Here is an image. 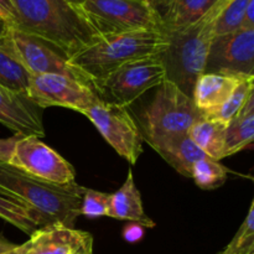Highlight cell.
<instances>
[{"mask_svg": "<svg viewBox=\"0 0 254 254\" xmlns=\"http://www.w3.org/2000/svg\"><path fill=\"white\" fill-rule=\"evenodd\" d=\"M0 15L10 26H14L16 21V12L11 4V0H0Z\"/></svg>", "mask_w": 254, "mask_h": 254, "instance_id": "28", "label": "cell"}, {"mask_svg": "<svg viewBox=\"0 0 254 254\" xmlns=\"http://www.w3.org/2000/svg\"><path fill=\"white\" fill-rule=\"evenodd\" d=\"M155 97L140 117L143 139L146 143L171 135L188 134L189 129L203 118L191 97L173 82L159 84Z\"/></svg>", "mask_w": 254, "mask_h": 254, "instance_id": "5", "label": "cell"}, {"mask_svg": "<svg viewBox=\"0 0 254 254\" xmlns=\"http://www.w3.org/2000/svg\"><path fill=\"white\" fill-rule=\"evenodd\" d=\"M243 27L248 29H254V0H251L247 5L245 14V20H243Z\"/></svg>", "mask_w": 254, "mask_h": 254, "instance_id": "30", "label": "cell"}, {"mask_svg": "<svg viewBox=\"0 0 254 254\" xmlns=\"http://www.w3.org/2000/svg\"><path fill=\"white\" fill-rule=\"evenodd\" d=\"M168 46L165 34L159 30H136L101 35L89 46L69 57L68 62L83 72L93 87L128 62L161 55Z\"/></svg>", "mask_w": 254, "mask_h": 254, "instance_id": "3", "label": "cell"}, {"mask_svg": "<svg viewBox=\"0 0 254 254\" xmlns=\"http://www.w3.org/2000/svg\"><path fill=\"white\" fill-rule=\"evenodd\" d=\"M220 254H225V253H222V252H221V253H220Z\"/></svg>", "mask_w": 254, "mask_h": 254, "instance_id": "37", "label": "cell"}, {"mask_svg": "<svg viewBox=\"0 0 254 254\" xmlns=\"http://www.w3.org/2000/svg\"><path fill=\"white\" fill-rule=\"evenodd\" d=\"M205 72L254 77V29L242 27L231 34L213 37Z\"/></svg>", "mask_w": 254, "mask_h": 254, "instance_id": "12", "label": "cell"}, {"mask_svg": "<svg viewBox=\"0 0 254 254\" xmlns=\"http://www.w3.org/2000/svg\"><path fill=\"white\" fill-rule=\"evenodd\" d=\"M251 0H226L215 24V36L231 34L243 27L246 9Z\"/></svg>", "mask_w": 254, "mask_h": 254, "instance_id": "24", "label": "cell"}, {"mask_svg": "<svg viewBox=\"0 0 254 254\" xmlns=\"http://www.w3.org/2000/svg\"><path fill=\"white\" fill-rule=\"evenodd\" d=\"M12 27L42 39L72 57L101 37L78 5L67 0H11Z\"/></svg>", "mask_w": 254, "mask_h": 254, "instance_id": "1", "label": "cell"}, {"mask_svg": "<svg viewBox=\"0 0 254 254\" xmlns=\"http://www.w3.org/2000/svg\"><path fill=\"white\" fill-rule=\"evenodd\" d=\"M89 237L91 235L84 231L50 223L30 235L25 254H73Z\"/></svg>", "mask_w": 254, "mask_h": 254, "instance_id": "14", "label": "cell"}, {"mask_svg": "<svg viewBox=\"0 0 254 254\" xmlns=\"http://www.w3.org/2000/svg\"><path fill=\"white\" fill-rule=\"evenodd\" d=\"M143 226L138 225V223H131V225H128L123 231V236L128 242H136V241L140 240L143 237Z\"/></svg>", "mask_w": 254, "mask_h": 254, "instance_id": "29", "label": "cell"}, {"mask_svg": "<svg viewBox=\"0 0 254 254\" xmlns=\"http://www.w3.org/2000/svg\"><path fill=\"white\" fill-rule=\"evenodd\" d=\"M10 27L11 26H10L9 22L0 17V47L6 46L7 41H9Z\"/></svg>", "mask_w": 254, "mask_h": 254, "instance_id": "31", "label": "cell"}, {"mask_svg": "<svg viewBox=\"0 0 254 254\" xmlns=\"http://www.w3.org/2000/svg\"><path fill=\"white\" fill-rule=\"evenodd\" d=\"M17 136L19 135H15L12 138L0 139V163H9L10 158L12 155V151H14V146L17 140Z\"/></svg>", "mask_w": 254, "mask_h": 254, "instance_id": "27", "label": "cell"}, {"mask_svg": "<svg viewBox=\"0 0 254 254\" xmlns=\"http://www.w3.org/2000/svg\"><path fill=\"white\" fill-rule=\"evenodd\" d=\"M73 254H93V238H92V236Z\"/></svg>", "mask_w": 254, "mask_h": 254, "instance_id": "32", "label": "cell"}, {"mask_svg": "<svg viewBox=\"0 0 254 254\" xmlns=\"http://www.w3.org/2000/svg\"><path fill=\"white\" fill-rule=\"evenodd\" d=\"M218 0H150L159 14L163 32L185 29L205 16Z\"/></svg>", "mask_w": 254, "mask_h": 254, "instance_id": "15", "label": "cell"}, {"mask_svg": "<svg viewBox=\"0 0 254 254\" xmlns=\"http://www.w3.org/2000/svg\"><path fill=\"white\" fill-rule=\"evenodd\" d=\"M226 129L227 124L203 117L189 129L188 135L207 158L218 161L225 158Z\"/></svg>", "mask_w": 254, "mask_h": 254, "instance_id": "19", "label": "cell"}, {"mask_svg": "<svg viewBox=\"0 0 254 254\" xmlns=\"http://www.w3.org/2000/svg\"><path fill=\"white\" fill-rule=\"evenodd\" d=\"M31 74L12 55L10 39L6 46L0 47V86L26 96Z\"/></svg>", "mask_w": 254, "mask_h": 254, "instance_id": "21", "label": "cell"}, {"mask_svg": "<svg viewBox=\"0 0 254 254\" xmlns=\"http://www.w3.org/2000/svg\"><path fill=\"white\" fill-rule=\"evenodd\" d=\"M254 252V202L251 203L247 217L230 245L222 251L225 254H250Z\"/></svg>", "mask_w": 254, "mask_h": 254, "instance_id": "25", "label": "cell"}, {"mask_svg": "<svg viewBox=\"0 0 254 254\" xmlns=\"http://www.w3.org/2000/svg\"><path fill=\"white\" fill-rule=\"evenodd\" d=\"M83 114L122 158L136 164L143 153L144 139L127 107L98 98Z\"/></svg>", "mask_w": 254, "mask_h": 254, "instance_id": "8", "label": "cell"}, {"mask_svg": "<svg viewBox=\"0 0 254 254\" xmlns=\"http://www.w3.org/2000/svg\"><path fill=\"white\" fill-rule=\"evenodd\" d=\"M250 254H254V252H252V253H250Z\"/></svg>", "mask_w": 254, "mask_h": 254, "instance_id": "36", "label": "cell"}, {"mask_svg": "<svg viewBox=\"0 0 254 254\" xmlns=\"http://www.w3.org/2000/svg\"><path fill=\"white\" fill-rule=\"evenodd\" d=\"M254 139V94L250 97L240 113L227 124L225 158L247 148Z\"/></svg>", "mask_w": 254, "mask_h": 254, "instance_id": "20", "label": "cell"}, {"mask_svg": "<svg viewBox=\"0 0 254 254\" xmlns=\"http://www.w3.org/2000/svg\"><path fill=\"white\" fill-rule=\"evenodd\" d=\"M15 247H16V245H14V243H10L9 241H6L5 238H2L1 236H0V254L9 252V251L14 250Z\"/></svg>", "mask_w": 254, "mask_h": 254, "instance_id": "33", "label": "cell"}, {"mask_svg": "<svg viewBox=\"0 0 254 254\" xmlns=\"http://www.w3.org/2000/svg\"><path fill=\"white\" fill-rule=\"evenodd\" d=\"M108 217L122 221H131L143 227H155V222L146 216L141 196L134 183L133 171H128L126 183L114 193H111V207Z\"/></svg>", "mask_w": 254, "mask_h": 254, "instance_id": "18", "label": "cell"}, {"mask_svg": "<svg viewBox=\"0 0 254 254\" xmlns=\"http://www.w3.org/2000/svg\"><path fill=\"white\" fill-rule=\"evenodd\" d=\"M226 0L215 6L198 21L185 29L164 32L168 46L160 55L166 79L173 82L189 97L192 94L196 79L205 72L211 42L215 37V24Z\"/></svg>", "mask_w": 254, "mask_h": 254, "instance_id": "4", "label": "cell"}, {"mask_svg": "<svg viewBox=\"0 0 254 254\" xmlns=\"http://www.w3.org/2000/svg\"><path fill=\"white\" fill-rule=\"evenodd\" d=\"M254 94V77H243L240 81L238 86L232 92L227 101L210 116H206L205 118L213 119V121L222 122L228 124L243 108L250 97Z\"/></svg>", "mask_w": 254, "mask_h": 254, "instance_id": "22", "label": "cell"}, {"mask_svg": "<svg viewBox=\"0 0 254 254\" xmlns=\"http://www.w3.org/2000/svg\"><path fill=\"white\" fill-rule=\"evenodd\" d=\"M9 165L30 176L59 185L74 183V169L36 135L17 136Z\"/></svg>", "mask_w": 254, "mask_h": 254, "instance_id": "10", "label": "cell"}, {"mask_svg": "<svg viewBox=\"0 0 254 254\" xmlns=\"http://www.w3.org/2000/svg\"><path fill=\"white\" fill-rule=\"evenodd\" d=\"M0 123L16 135H36L44 138L45 129L41 114L24 94L0 86Z\"/></svg>", "mask_w": 254, "mask_h": 254, "instance_id": "13", "label": "cell"}, {"mask_svg": "<svg viewBox=\"0 0 254 254\" xmlns=\"http://www.w3.org/2000/svg\"><path fill=\"white\" fill-rule=\"evenodd\" d=\"M0 17H1V15H0ZM1 19H2V17H1Z\"/></svg>", "mask_w": 254, "mask_h": 254, "instance_id": "38", "label": "cell"}, {"mask_svg": "<svg viewBox=\"0 0 254 254\" xmlns=\"http://www.w3.org/2000/svg\"><path fill=\"white\" fill-rule=\"evenodd\" d=\"M166 79V71L160 55L143 57L117 68L94 87L96 93L109 97L112 103L128 107L150 88Z\"/></svg>", "mask_w": 254, "mask_h": 254, "instance_id": "7", "label": "cell"}, {"mask_svg": "<svg viewBox=\"0 0 254 254\" xmlns=\"http://www.w3.org/2000/svg\"><path fill=\"white\" fill-rule=\"evenodd\" d=\"M9 39L12 55L30 74H60L83 82L94 89L91 79L72 66L68 57L54 45L12 26L10 27Z\"/></svg>", "mask_w": 254, "mask_h": 254, "instance_id": "9", "label": "cell"}, {"mask_svg": "<svg viewBox=\"0 0 254 254\" xmlns=\"http://www.w3.org/2000/svg\"><path fill=\"white\" fill-rule=\"evenodd\" d=\"M67 1L72 2V4H76V5H79V4H81V2H82V1H83V0H67Z\"/></svg>", "mask_w": 254, "mask_h": 254, "instance_id": "35", "label": "cell"}, {"mask_svg": "<svg viewBox=\"0 0 254 254\" xmlns=\"http://www.w3.org/2000/svg\"><path fill=\"white\" fill-rule=\"evenodd\" d=\"M86 188L76 183L59 185L30 176L0 163V195L11 198L41 218L44 226L61 223L74 227Z\"/></svg>", "mask_w": 254, "mask_h": 254, "instance_id": "2", "label": "cell"}, {"mask_svg": "<svg viewBox=\"0 0 254 254\" xmlns=\"http://www.w3.org/2000/svg\"><path fill=\"white\" fill-rule=\"evenodd\" d=\"M228 170L218 161L203 158L196 161L191 169V178L202 190H213L225 184Z\"/></svg>", "mask_w": 254, "mask_h": 254, "instance_id": "23", "label": "cell"}, {"mask_svg": "<svg viewBox=\"0 0 254 254\" xmlns=\"http://www.w3.org/2000/svg\"><path fill=\"white\" fill-rule=\"evenodd\" d=\"M148 144L169 165L185 178H191V169L196 161L207 158L188 134L165 136L149 141Z\"/></svg>", "mask_w": 254, "mask_h": 254, "instance_id": "17", "label": "cell"}, {"mask_svg": "<svg viewBox=\"0 0 254 254\" xmlns=\"http://www.w3.org/2000/svg\"><path fill=\"white\" fill-rule=\"evenodd\" d=\"M78 6L99 35L163 31L160 16L150 0H83Z\"/></svg>", "mask_w": 254, "mask_h": 254, "instance_id": "6", "label": "cell"}, {"mask_svg": "<svg viewBox=\"0 0 254 254\" xmlns=\"http://www.w3.org/2000/svg\"><path fill=\"white\" fill-rule=\"evenodd\" d=\"M26 97L40 108L64 107L82 114L99 98L91 86L60 74H31Z\"/></svg>", "mask_w": 254, "mask_h": 254, "instance_id": "11", "label": "cell"}, {"mask_svg": "<svg viewBox=\"0 0 254 254\" xmlns=\"http://www.w3.org/2000/svg\"><path fill=\"white\" fill-rule=\"evenodd\" d=\"M109 207H111V193L86 189L79 206V216H86L89 218L103 217V216L108 217Z\"/></svg>", "mask_w": 254, "mask_h": 254, "instance_id": "26", "label": "cell"}, {"mask_svg": "<svg viewBox=\"0 0 254 254\" xmlns=\"http://www.w3.org/2000/svg\"><path fill=\"white\" fill-rule=\"evenodd\" d=\"M243 77L220 73H202L192 88L193 104L203 117L217 111L232 94Z\"/></svg>", "mask_w": 254, "mask_h": 254, "instance_id": "16", "label": "cell"}, {"mask_svg": "<svg viewBox=\"0 0 254 254\" xmlns=\"http://www.w3.org/2000/svg\"><path fill=\"white\" fill-rule=\"evenodd\" d=\"M25 252H26V243H24V245H21V246H16L14 250L9 251V252H6V253H2V254H25Z\"/></svg>", "mask_w": 254, "mask_h": 254, "instance_id": "34", "label": "cell"}]
</instances>
